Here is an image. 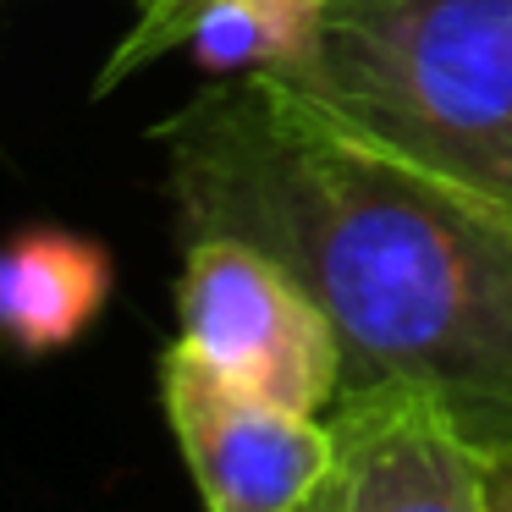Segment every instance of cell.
I'll use <instances>...</instances> for the list:
<instances>
[{
	"label": "cell",
	"mask_w": 512,
	"mask_h": 512,
	"mask_svg": "<svg viewBox=\"0 0 512 512\" xmlns=\"http://www.w3.org/2000/svg\"><path fill=\"white\" fill-rule=\"evenodd\" d=\"M177 342L232 386L292 413L342 397V342L314 292L243 237H188L177 276Z\"/></svg>",
	"instance_id": "3957f363"
},
{
	"label": "cell",
	"mask_w": 512,
	"mask_h": 512,
	"mask_svg": "<svg viewBox=\"0 0 512 512\" xmlns=\"http://www.w3.org/2000/svg\"><path fill=\"white\" fill-rule=\"evenodd\" d=\"M303 512H309V507H303Z\"/></svg>",
	"instance_id": "30bf717a"
},
{
	"label": "cell",
	"mask_w": 512,
	"mask_h": 512,
	"mask_svg": "<svg viewBox=\"0 0 512 512\" xmlns=\"http://www.w3.org/2000/svg\"><path fill=\"white\" fill-rule=\"evenodd\" d=\"M490 512H512V457H490Z\"/></svg>",
	"instance_id": "9c48e42d"
},
{
	"label": "cell",
	"mask_w": 512,
	"mask_h": 512,
	"mask_svg": "<svg viewBox=\"0 0 512 512\" xmlns=\"http://www.w3.org/2000/svg\"><path fill=\"white\" fill-rule=\"evenodd\" d=\"M193 0H133V28L122 34V45L111 50V61L100 67V83L94 89H122L133 72L155 67V61H166V39L171 28H177V17L188 12Z\"/></svg>",
	"instance_id": "ba28073f"
},
{
	"label": "cell",
	"mask_w": 512,
	"mask_h": 512,
	"mask_svg": "<svg viewBox=\"0 0 512 512\" xmlns=\"http://www.w3.org/2000/svg\"><path fill=\"white\" fill-rule=\"evenodd\" d=\"M182 237H243L342 342V391H419L512 457V215L243 72L155 127Z\"/></svg>",
	"instance_id": "6da1fadb"
},
{
	"label": "cell",
	"mask_w": 512,
	"mask_h": 512,
	"mask_svg": "<svg viewBox=\"0 0 512 512\" xmlns=\"http://www.w3.org/2000/svg\"><path fill=\"white\" fill-rule=\"evenodd\" d=\"M309 512H490V457L419 391H342Z\"/></svg>",
	"instance_id": "5b68a950"
},
{
	"label": "cell",
	"mask_w": 512,
	"mask_h": 512,
	"mask_svg": "<svg viewBox=\"0 0 512 512\" xmlns=\"http://www.w3.org/2000/svg\"><path fill=\"white\" fill-rule=\"evenodd\" d=\"M160 402L210 512H303L331 468V419L232 386L182 342L160 353Z\"/></svg>",
	"instance_id": "277c9868"
},
{
	"label": "cell",
	"mask_w": 512,
	"mask_h": 512,
	"mask_svg": "<svg viewBox=\"0 0 512 512\" xmlns=\"http://www.w3.org/2000/svg\"><path fill=\"white\" fill-rule=\"evenodd\" d=\"M325 0H193L166 39L171 50H188L204 72H287L309 56L320 34Z\"/></svg>",
	"instance_id": "52a82bcc"
},
{
	"label": "cell",
	"mask_w": 512,
	"mask_h": 512,
	"mask_svg": "<svg viewBox=\"0 0 512 512\" xmlns=\"http://www.w3.org/2000/svg\"><path fill=\"white\" fill-rule=\"evenodd\" d=\"M105 243L61 226H28L0 243V342L28 358L72 347L111 298Z\"/></svg>",
	"instance_id": "8992f818"
},
{
	"label": "cell",
	"mask_w": 512,
	"mask_h": 512,
	"mask_svg": "<svg viewBox=\"0 0 512 512\" xmlns=\"http://www.w3.org/2000/svg\"><path fill=\"white\" fill-rule=\"evenodd\" d=\"M270 78L512 215V0H325L309 56Z\"/></svg>",
	"instance_id": "7a4b0ae2"
}]
</instances>
